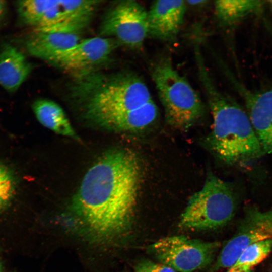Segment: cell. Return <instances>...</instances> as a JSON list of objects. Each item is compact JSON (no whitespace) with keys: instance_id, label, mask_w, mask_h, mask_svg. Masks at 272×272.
<instances>
[{"instance_id":"1","label":"cell","mask_w":272,"mask_h":272,"mask_svg":"<svg viewBox=\"0 0 272 272\" xmlns=\"http://www.w3.org/2000/svg\"><path fill=\"white\" fill-rule=\"evenodd\" d=\"M141 179L140 163L131 151L104 154L82 179L73 200L70 226L91 243H114L131 226Z\"/></svg>"},{"instance_id":"2","label":"cell","mask_w":272,"mask_h":272,"mask_svg":"<svg viewBox=\"0 0 272 272\" xmlns=\"http://www.w3.org/2000/svg\"><path fill=\"white\" fill-rule=\"evenodd\" d=\"M199 77L213 118L207 142L220 161L229 165L246 164L264 153L247 113L216 88L200 53L196 54Z\"/></svg>"},{"instance_id":"3","label":"cell","mask_w":272,"mask_h":272,"mask_svg":"<svg viewBox=\"0 0 272 272\" xmlns=\"http://www.w3.org/2000/svg\"><path fill=\"white\" fill-rule=\"evenodd\" d=\"M73 93L88 119L115 131L130 114L153 100L142 79L127 72L85 78L76 84Z\"/></svg>"},{"instance_id":"4","label":"cell","mask_w":272,"mask_h":272,"mask_svg":"<svg viewBox=\"0 0 272 272\" xmlns=\"http://www.w3.org/2000/svg\"><path fill=\"white\" fill-rule=\"evenodd\" d=\"M151 76L168 124L182 130L194 125L203 114V106L188 81L167 59L154 64Z\"/></svg>"},{"instance_id":"5","label":"cell","mask_w":272,"mask_h":272,"mask_svg":"<svg viewBox=\"0 0 272 272\" xmlns=\"http://www.w3.org/2000/svg\"><path fill=\"white\" fill-rule=\"evenodd\" d=\"M236 205L232 185L209 173L202 187L188 199L179 225L190 229L220 228L233 218Z\"/></svg>"},{"instance_id":"6","label":"cell","mask_w":272,"mask_h":272,"mask_svg":"<svg viewBox=\"0 0 272 272\" xmlns=\"http://www.w3.org/2000/svg\"><path fill=\"white\" fill-rule=\"evenodd\" d=\"M220 245L219 242L172 236L159 239L150 250L161 263L174 270L193 272L210 264Z\"/></svg>"},{"instance_id":"7","label":"cell","mask_w":272,"mask_h":272,"mask_svg":"<svg viewBox=\"0 0 272 272\" xmlns=\"http://www.w3.org/2000/svg\"><path fill=\"white\" fill-rule=\"evenodd\" d=\"M100 34L129 47L139 48L148 36V11L134 1L119 2L104 17Z\"/></svg>"},{"instance_id":"8","label":"cell","mask_w":272,"mask_h":272,"mask_svg":"<svg viewBox=\"0 0 272 272\" xmlns=\"http://www.w3.org/2000/svg\"><path fill=\"white\" fill-rule=\"evenodd\" d=\"M272 239V209L262 211L256 206L248 207L234 236L218 256L213 270L230 268L248 246Z\"/></svg>"},{"instance_id":"9","label":"cell","mask_w":272,"mask_h":272,"mask_svg":"<svg viewBox=\"0 0 272 272\" xmlns=\"http://www.w3.org/2000/svg\"><path fill=\"white\" fill-rule=\"evenodd\" d=\"M118 44L114 39L103 37L81 40L53 62L66 71L84 73L106 59Z\"/></svg>"},{"instance_id":"10","label":"cell","mask_w":272,"mask_h":272,"mask_svg":"<svg viewBox=\"0 0 272 272\" xmlns=\"http://www.w3.org/2000/svg\"><path fill=\"white\" fill-rule=\"evenodd\" d=\"M80 32L64 28L34 30L26 39V48L31 55L53 62L81 41Z\"/></svg>"},{"instance_id":"11","label":"cell","mask_w":272,"mask_h":272,"mask_svg":"<svg viewBox=\"0 0 272 272\" xmlns=\"http://www.w3.org/2000/svg\"><path fill=\"white\" fill-rule=\"evenodd\" d=\"M184 1H157L148 11V36L169 41L178 34L186 13Z\"/></svg>"},{"instance_id":"12","label":"cell","mask_w":272,"mask_h":272,"mask_svg":"<svg viewBox=\"0 0 272 272\" xmlns=\"http://www.w3.org/2000/svg\"><path fill=\"white\" fill-rule=\"evenodd\" d=\"M240 89L262 150L264 154L272 156V90L253 92Z\"/></svg>"},{"instance_id":"13","label":"cell","mask_w":272,"mask_h":272,"mask_svg":"<svg viewBox=\"0 0 272 272\" xmlns=\"http://www.w3.org/2000/svg\"><path fill=\"white\" fill-rule=\"evenodd\" d=\"M31 66L24 55L14 45L0 48V86L10 92L16 91L29 75Z\"/></svg>"},{"instance_id":"14","label":"cell","mask_w":272,"mask_h":272,"mask_svg":"<svg viewBox=\"0 0 272 272\" xmlns=\"http://www.w3.org/2000/svg\"><path fill=\"white\" fill-rule=\"evenodd\" d=\"M32 109L38 121L58 134L79 141V138L61 106L55 102L40 99L34 102Z\"/></svg>"},{"instance_id":"15","label":"cell","mask_w":272,"mask_h":272,"mask_svg":"<svg viewBox=\"0 0 272 272\" xmlns=\"http://www.w3.org/2000/svg\"><path fill=\"white\" fill-rule=\"evenodd\" d=\"M64 17L63 28L79 32L89 23L96 6V1H59Z\"/></svg>"},{"instance_id":"16","label":"cell","mask_w":272,"mask_h":272,"mask_svg":"<svg viewBox=\"0 0 272 272\" xmlns=\"http://www.w3.org/2000/svg\"><path fill=\"white\" fill-rule=\"evenodd\" d=\"M265 2L262 1L222 0L215 2V12L217 18L231 24L259 9Z\"/></svg>"},{"instance_id":"17","label":"cell","mask_w":272,"mask_h":272,"mask_svg":"<svg viewBox=\"0 0 272 272\" xmlns=\"http://www.w3.org/2000/svg\"><path fill=\"white\" fill-rule=\"evenodd\" d=\"M272 251V239L253 243L246 247L227 272L251 270L265 259Z\"/></svg>"},{"instance_id":"18","label":"cell","mask_w":272,"mask_h":272,"mask_svg":"<svg viewBox=\"0 0 272 272\" xmlns=\"http://www.w3.org/2000/svg\"><path fill=\"white\" fill-rule=\"evenodd\" d=\"M55 1L28 0L19 1L18 15L24 24L36 28Z\"/></svg>"},{"instance_id":"19","label":"cell","mask_w":272,"mask_h":272,"mask_svg":"<svg viewBox=\"0 0 272 272\" xmlns=\"http://www.w3.org/2000/svg\"><path fill=\"white\" fill-rule=\"evenodd\" d=\"M16 188L17 179L13 171L0 162V213L10 205Z\"/></svg>"},{"instance_id":"20","label":"cell","mask_w":272,"mask_h":272,"mask_svg":"<svg viewBox=\"0 0 272 272\" xmlns=\"http://www.w3.org/2000/svg\"><path fill=\"white\" fill-rule=\"evenodd\" d=\"M135 272H176V271L161 263L143 261L137 265Z\"/></svg>"},{"instance_id":"21","label":"cell","mask_w":272,"mask_h":272,"mask_svg":"<svg viewBox=\"0 0 272 272\" xmlns=\"http://www.w3.org/2000/svg\"><path fill=\"white\" fill-rule=\"evenodd\" d=\"M6 2L4 1H0V21L5 14L6 10Z\"/></svg>"},{"instance_id":"22","label":"cell","mask_w":272,"mask_h":272,"mask_svg":"<svg viewBox=\"0 0 272 272\" xmlns=\"http://www.w3.org/2000/svg\"><path fill=\"white\" fill-rule=\"evenodd\" d=\"M233 272H252L251 270H236Z\"/></svg>"},{"instance_id":"23","label":"cell","mask_w":272,"mask_h":272,"mask_svg":"<svg viewBox=\"0 0 272 272\" xmlns=\"http://www.w3.org/2000/svg\"><path fill=\"white\" fill-rule=\"evenodd\" d=\"M0 272H5L3 266L1 262H0Z\"/></svg>"},{"instance_id":"24","label":"cell","mask_w":272,"mask_h":272,"mask_svg":"<svg viewBox=\"0 0 272 272\" xmlns=\"http://www.w3.org/2000/svg\"><path fill=\"white\" fill-rule=\"evenodd\" d=\"M268 4L272 6V1H267Z\"/></svg>"}]
</instances>
